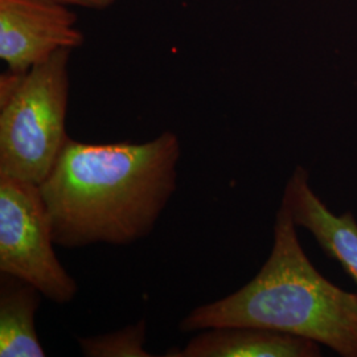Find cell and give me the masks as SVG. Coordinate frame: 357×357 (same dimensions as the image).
<instances>
[{"label": "cell", "instance_id": "cell-5", "mask_svg": "<svg viewBox=\"0 0 357 357\" xmlns=\"http://www.w3.org/2000/svg\"><path fill=\"white\" fill-rule=\"evenodd\" d=\"M53 0H0V59L26 73L60 50L84 44L77 15Z\"/></svg>", "mask_w": 357, "mask_h": 357}, {"label": "cell", "instance_id": "cell-8", "mask_svg": "<svg viewBox=\"0 0 357 357\" xmlns=\"http://www.w3.org/2000/svg\"><path fill=\"white\" fill-rule=\"evenodd\" d=\"M41 295L33 284L1 273L0 357L45 356L35 323Z\"/></svg>", "mask_w": 357, "mask_h": 357}, {"label": "cell", "instance_id": "cell-4", "mask_svg": "<svg viewBox=\"0 0 357 357\" xmlns=\"http://www.w3.org/2000/svg\"><path fill=\"white\" fill-rule=\"evenodd\" d=\"M51 220L36 184L0 174V273L33 284L65 305L78 284L53 250Z\"/></svg>", "mask_w": 357, "mask_h": 357}, {"label": "cell", "instance_id": "cell-3", "mask_svg": "<svg viewBox=\"0 0 357 357\" xmlns=\"http://www.w3.org/2000/svg\"><path fill=\"white\" fill-rule=\"evenodd\" d=\"M60 50L26 73L0 77V174L40 185L69 141V59Z\"/></svg>", "mask_w": 357, "mask_h": 357}, {"label": "cell", "instance_id": "cell-6", "mask_svg": "<svg viewBox=\"0 0 357 357\" xmlns=\"http://www.w3.org/2000/svg\"><path fill=\"white\" fill-rule=\"evenodd\" d=\"M282 202L287 205L296 227L312 233L328 257L342 264L357 284V222L348 212L333 215L308 184V174L296 167Z\"/></svg>", "mask_w": 357, "mask_h": 357}, {"label": "cell", "instance_id": "cell-2", "mask_svg": "<svg viewBox=\"0 0 357 357\" xmlns=\"http://www.w3.org/2000/svg\"><path fill=\"white\" fill-rule=\"evenodd\" d=\"M296 225L282 202L268 261L252 281L222 299L196 307L181 332L248 326L284 332L357 357V294L327 281L305 255Z\"/></svg>", "mask_w": 357, "mask_h": 357}, {"label": "cell", "instance_id": "cell-10", "mask_svg": "<svg viewBox=\"0 0 357 357\" xmlns=\"http://www.w3.org/2000/svg\"><path fill=\"white\" fill-rule=\"evenodd\" d=\"M53 1L61 3L65 6H75V7L88 8V10L103 11L112 7L116 0H53Z\"/></svg>", "mask_w": 357, "mask_h": 357}, {"label": "cell", "instance_id": "cell-1", "mask_svg": "<svg viewBox=\"0 0 357 357\" xmlns=\"http://www.w3.org/2000/svg\"><path fill=\"white\" fill-rule=\"evenodd\" d=\"M178 159L180 141L172 131L146 143L69 138L38 185L54 243L128 246L147 237L178 190Z\"/></svg>", "mask_w": 357, "mask_h": 357}, {"label": "cell", "instance_id": "cell-7", "mask_svg": "<svg viewBox=\"0 0 357 357\" xmlns=\"http://www.w3.org/2000/svg\"><path fill=\"white\" fill-rule=\"evenodd\" d=\"M171 357H317L319 343L307 337L261 327L228 326L199 331Z\"/></svg>", "mask_w": 357, "mask_h": 357}, {"label": "cell", "instance_id": "cell-9", "mask_svg": "<svg viewBox=\"0 0 357 357\" xmlns=\"http://www.w3.org/2000/svg\"><path fill=\"white\" fill-rule=\"evenodd\" d=\"M147 323L138 320L118 331L78 337V345L86 357H151L146 349Z\"/></svg>", "mask_w": 357, "mask_h": 357}]
</instances>
